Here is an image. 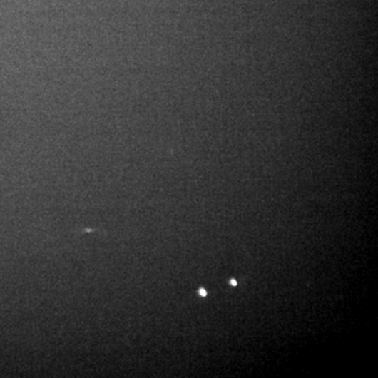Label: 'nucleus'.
<instances>
[{
    "label": "nucleus",
    "instance_id": "f03ea898",
    "mask_svg": "<svg viewBox=\"0 0 378 378\" xmlns=\"http://www.w3.org/2000/svg\"><path fill=\"white\" fill-rule=\"evenodd\" d=\"M230 284L233 285V286H235V285H237V282H235V280H231Z\"/></svg>",
    "mask_w": 378,
    "mask_h": 378
},
{
    "label": "nucleus",
    "instance_id": "f257e3e1",
    "mask_svg": "<svg viewBox=\"0 0 378 378\" xmlns=\"http://www.w3.org/2000/svg\"><path fill=\"white\" fill-rule=\"evenodd\" d=\"M200 295H201L202 297H206L208 292H206V290H204V289H201V290H200Z\"/></svg>",
    "mask_w": 378,
    "mask_h": 378
}]
</instances>
